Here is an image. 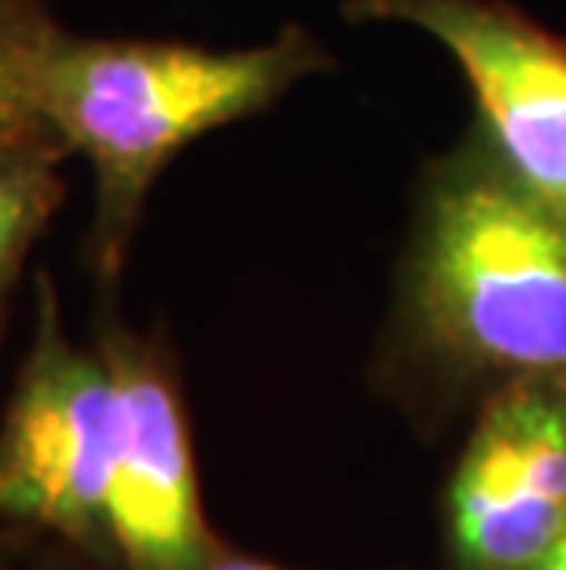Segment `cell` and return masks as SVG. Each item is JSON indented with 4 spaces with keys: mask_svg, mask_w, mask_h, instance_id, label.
Returning a JSON list of instances; mask_svg holds the SVG:
<instances>
[{
    "mask_svg": "<svg viewBox=\"0 0 566 570\" xmlns=\"http://www.w3.org/2000/svg\"><path fill=\"white\" fill-rule=\"evenodd\" d=\"M566 527V375L489 391L445 493L453 570H519Z\"/></svg>",
    "mask_w": 566,
    "mask_h": 570,
    "instance_id": "cell-5",
    "label": "cell"
},
{
    "mask_svg": "<svg viewBox=\"0 0 566 570\" xmlns=\"http://www.w3.org/2000/svg\"><path fill=\"white\" fill-rule=\"evenodd\" d=\"M63 159L67 148L41 122L0 132V338L22 265L63 206L67 185L59 174Z\"/></svg>",
    "mask_w": 566,
    "mask_h": 570,
    "instance_id": "cell-7",
    "label": "cell"
},
{
    "mask_svg": "<svg viewBox=\"0 0 566 570\" xmlns=\"http://www.w3.org/2000/svg\"><path fill=\"white\" fill-rule=\"evenodd\" d=\"M56 30L48 0H0V132L38 122L33 78Z\"/></svg>",
    "mask_w": 566,
    "mask_h": 570,
    "instance_id": "cell-8",
    "label": "cell"
},
{
    "mask_svg": "<svg viewBox=\"0 0 566 570\" xmlns=\"http://www.w3.org/2000/svg\"><path fill=\"white\" fill-rule=\"evenodd\" d=\"M199 570H291V567H280L272 560H258V556H247V552H236L228 544L218 541V549L207 556V563Z\"/></svg>",
    "mask_w": 566,
    "mask_h": 570,
    "instance_id": "cell-9",
    "label": "cell"
},
{
    "mask_svg": "<svg viewBox=\"0 0 566 570\" xmlns=\"http://www.w3.org/2000/svg\"><path fill=\"white\" fill-rule=\"evenodd\" d=\"M0 570H16V567H11V560H8V552H4V544H0Z\"/></svg>",
    "mask_w": 566,
    "mask_h": 570,
    "instance_id": "cell-11",
    "label": "cell"
},
{
    "mask_svg": "<svg viewBox=\"0 0 566 570\" xmlns=\"http://www.w3.org/2000/svg\"><path fill=\"white\" fill-rule=\"evenodd\" d=\"M118 386V460L111 487V556L118 570H199L218 549L202 515L196 453L177 368L159 338L115 313L100 321Z\"/></svg>",
    "mask_w": 566,
    "mask_h": 570,
    "instance_id": "cell-6",
    "label": "cell"
},
{
    "mask_svg": "<svg viewBox=\"0 0 566 570\" xmlns=\"http://www.w3.org/2000/svg\"><path fill=\"white\" fill-rule=\"evenodd\" d=\"M519 570H566V527L534 556V560L523 563Z\"/></svg>",
    "mask_w": 566,
    "mask_h": 570,
    "instance_id": "cell-10",
    "label": "cell"
},
{
    "mask_svg": "<svg viewBox=\"0 0 566 570\" xmlns=\"http://www.w3.org/2000/svg\"><path fill=\"white\" fill-rule=\"evenodd\" d=\"M118 386L100 346H78L52 276L38 273L33 335L0 420V523L44 530L96 563L111 556Z\"/></svg>",
    "mask_w": 566,
    "mask_h": 570,
    "instance_id": "cell-3",
    "label": "cell"
},
{
    "mask_svg": "<svg viewBox=\"0 0 566 570\" xmlns=\"http://www.w3.org/2000/svg\"><path fill=\"white\" fill-rule=\"evenodd\" d=\"M328 67L302 27L255 48L81 38L59 27L33 78V115L92 169L86 265L100 284L122 276L155 180L188 144L269 111Z\"/></svg>",
    "mask_w": 566,
    "mask_h": 570,
    "instance_id": "cell-2",
    "label": "cell"
},
{
    "mask_svg": "<svg viewBox=\"0 0 566 570\" xmlns=\"http://www.w3.org/2000/svg\"><path fill=\"white\" fill-rule=\"evenodd\" d=\"M354 22L430 33L471 85L481 137L566 217V45L500 0H349Z\"/></svg>",
    "mask_w": 566,
    "mask_h": 570,
    "instance_id": "cell-4",
    "label": "cell"
},
{
    "mask_svg": "<svg viewBox=\"0 0 566 570\" xmlns=\"http://www.w3.org/2000/svg\"><path fill=\"white\" fill-rule=\"evenodd\" d=\"M408 357L481 397L566 375V217L537 199L481 129L430 169L397 291Z\"/></svg>",
    "mask_w": 566,
    "mask_h": 570,
    "instance_id": "cell-1",
    "label": "cell"
},
{
    "mask_svg": "<svg viewBox=\"0 0 566 570\" xmlns=\"http://www.w3.org/2000/svg\"><path fill=\"white\" fill-rule=\"evenodd\" d=\"M38 570H70V567H56V563H48V567H38Z\"/></svg>",
    "mask_w": 566,
    "mask_h": 570,
    "instance_id": "cell-12",
    "label": "cell"
}]
</instances>
